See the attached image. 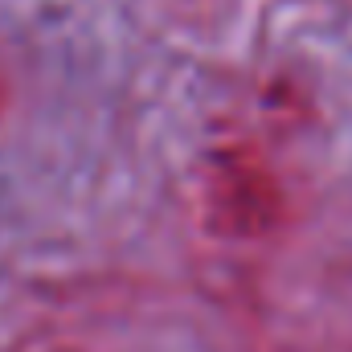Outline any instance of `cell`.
Here are the masks:
<instances>
[{
  "instance_id": "cell-1",
  "label": "cell",
  "mask_w": 352,
  "mask_h": 352,
  "mask_svg": "<svg viewBox=\"0 0 352 352\" xmlns=\"http://www.w3.org/2000/svg\"><path fill=\"white\" fill-rule=\"evenodd\" d=\"M209 213L230 234H263L278 221L283 197L263 160L246 148H226L209 164Z\"/></svg>"
}]
</instances>
